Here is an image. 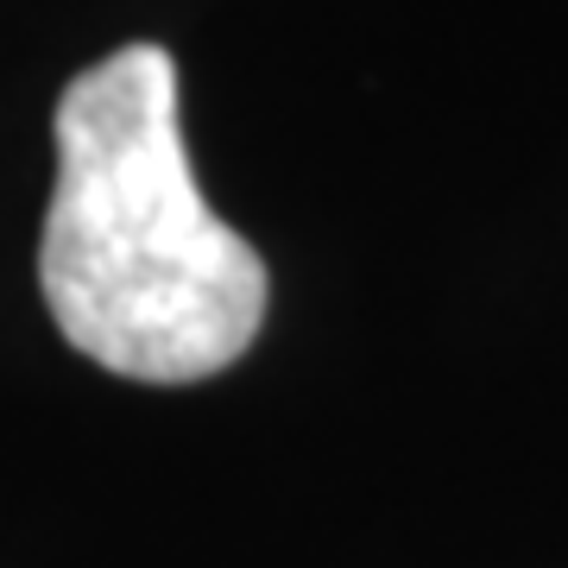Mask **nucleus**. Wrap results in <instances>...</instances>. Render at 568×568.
Masks as SVG:
<instances>
[{"instance_id": "1", "label": "nucleus", "mask_w": 568, "mask_h": 568, "mask_svg": "<svg viewBox=\"0 0 568 568\" xmlns=\"http://www.w3.org/2000/svg\"><path fill=\"white\" fill-rule=\"evenodd\" d=\"M58 190L39 291L82 361L140 386H196L241 361L272 310L260 246L209 209L178 126V63L121 44L58 95Z\"/></svg>"}]
</instances>
